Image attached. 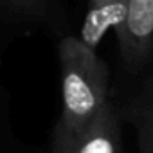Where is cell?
<instances>
[{
  "mask_svg": "<svg viewBox=\"0 0 153 153\" xmlns=\"http://www.w3.org/2000/svg\"><path fill=\"white\" fill-rule=\"evenodd\" d=\"M128 119L137 131L139 153H153V83L133 101Z\"/></svg>",
  "mask_w": 153,
  "mask_h": 153,
  "instance_id": "8992f818",
  "label": "cell"
},
{
  "mask_svg": "<svg viewBox=\"0 0 153 153\" xmlns=\"http://www.w3.org/2000/svg\"><path fill=\"white\" fill-rule=\"evenodd\" d=\"M115 33L124 68H144L153 59V0H130Z\"/></svg>",
  "mask_w": 153,
  "mask_h": 153,
  "instance_id": "7a4b0ae2",
  "label": "cell"
},
{
  "mask_svg": "<svg viewBox=\"0 0 153 153\" xmlns=\"http://www.w3.org/2000/svg\"><path fill=\"white\" fill-rule=\"evenodd\" d=\"M51 153H121V115L110 101L92 123Z\"/></svg>",
  "mask_w": 153,
  "mask_h": 153,
  "instance_id": "3957f363",
  "label": "cell"
},
{
  "mask_svg": "<svg viewBox=\"0 0 153 153\" xmlns=\"http://www.w3.org/2000/svg\"><path fill=\"white\" fill-rule=\"evenodd\" d=\"M56 0H0V22L9 25H36L52 18Z\"/></svg>",
  "mask_w": 153,
  "mask_h": 153,
  "instance_id": "5b68a950",
  "label": "cell"
},
{
  "mask_svg": "<svg viewBox=\"0 0 153 153\" xmlns=\"http://www.w3.org/2000/svg\"><path fill=\"white\" fill-rule=\"evenodd\" d=\"M128 2L130 0H88L79 38L96 49L108 29H115L121 24Z\"/></svg>",
  "mask_w": 153,
  "mask_h": 153,
  "instance_id": "277c9868",
  "label": "cell"
},
{
  "mask_svg": "<svg viewBox=\"0 0 153 153\" xmlns=\"http://www.w3.org/2000/svg\"><path fill=\"white\" fill-rule=\"evenodd\" d=\"M61 72V114L51 148L79 133L110 103V72L96 49L79 36H65L58 43Z\"/></svg>",
  "mask_w": 153,
  "mask_h": 153,
  "instance_id": "6da1fadb",
  "label": "cell"
}]
</instances>
